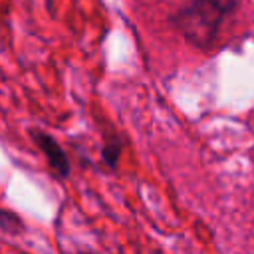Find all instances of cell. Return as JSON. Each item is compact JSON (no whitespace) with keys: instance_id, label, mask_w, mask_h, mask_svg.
Masks as SVG:
<instances>
[{"instance_id":"1","label":"cell","mask_w":254,"mask_h":254,"mask_svg":"<svg viewBox=\"0 0 254 254\" xmlns=\"http://www.w3.org/2000/svg\"><path fill=\"white\" fill-rule=\"evenodd\" d=\"M222 18L224 14H220L208 0H192L189 6L179 10L175 22L190 44L196 48H208L216 40Z\"/></svg>"},{"instance_id":"2","label":"cell","mask_w":254,"mask_h":254,"mask_svg":"<svg viewBox=\"0 0 254 254\" xmlns=\"http://www.w3.org/2000/svg\"><path fill=\"white\" fill-rule=\"evenodd\" d=\"M30 135H32L34 143L38 145V149L46 155L50 169H52L60 179H65V177L69 175V161H67L64 149L60 147V143H58L50 133L40 131V129H32Z\"/></svg>"},{"instance_id":"3","label":"cell","mask_w":254,"mask_h":254,"mask_svg":"<svg viewBox=\"0 0 254 254\" xmlns=\"http://www.w3.org/2000/svg\"><path fill=\"white\" fill-rule=\"evenodd\" d=\"M119 153H121V143L115 139V141H107L105 145H103V151H101V155H103V161L109 165V167H115V163H117V159H119Z\"/></svg>"},{"instance_id":"4","label":"cell","mask_w":254,"mask_h":254,"mask_svg":"<svg viewBox=\"0 0 254 254\" xmlns=\"http://www.w3.org/2000/svg\"><path fill=\"white\" fill-rule=\"evenodd\" d=\"M0 226L4 230H8L10 234H18L22 230V222L18 216H14L12 212H2L0 210Z\"/></svg>"},{"instance_id":"5","label":"cell","mask_w":254,"mask_h":254,"mask_svg":"<svg viewBox=\"0 0 254 254\" xmlns=\"http://www.w3.org/2000/svg\"><path fill=\"white\" fill-rule=\"evenodd\" d=\"M208 2H210V4L220 12V14H224V16H226V14H230V12L238 6V2H240V0H208Z\"/></svg>"}]
</instances>
